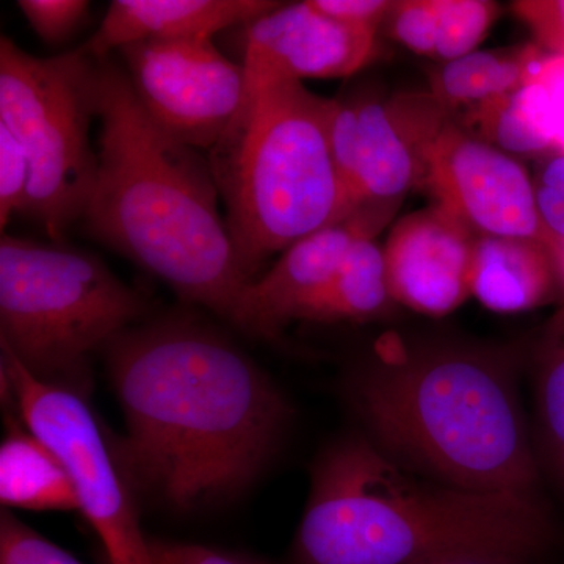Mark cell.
I'll use <instances>...</instances> for the list:
<instances>
[{
  "instance_id": "6da1fadb",
  "label": "cell",
  "mask_w": 564,
  "mask_h": 564,
  "mask_svg": "<svg viewBox=\"0 0 564 564\" xmlns=\"http://www.w3.org/2000/svg\"><path fill=\"white\" fill-rule=\"evenodd\" d=\"M126 436L111 447L135 494L180 513L240 496L288 432L272 378L204 323L131 326L104 350Z\"/></svg>"
},
{
  "instance_id": "7a4b0ae2",
  "label": "cell",
  "mask_w": 564,
  "mask_h": 564,
  "mask_svg": "<svg viewBox=\"0 0 564 564\" xmlns=\"http://www.w3.org/2000/svg\"><path fill=\"white\" fill-rule=\"evenodd\" d=\"M98 173L87 231L165 281L181 299L231 322L243 289L209 159L161 131L128 74L98 61Z\"/></svg>"
},
{
  "instance_id": "3957f363",
  "label": "cell",
  "mask_w": 564,
  "mask_h": 564,
  "mask_svg": "<svg viewBox=\"0 0 564 564\" xmlns=\"http://www.w3.org/2000/svg\"><path fill=\"white\" fill-rule=\"evenodd\" d=\"M347 397L367 437L411 473L463 491L540 500V466L508 356L384 340L351 375Z\"/></svg>"
},
{
  "instance_id": "277c9868",
  "label": "cell",
  "mask_w": 564,
  "mask_h": 564,
  "mask_svg": "<svg viewBox=\"0 0 564 564\" xmlns=\"http://www.w3.org/2000/svg\"><path fill=\"white\" fill-rule=\"evenodd\" d=\"M554 538L540 500L451 488L411 473L367 436L314 464L292 564H419L470 551L536 556Z\"/></svg>"
},
{
  "instance_id": "5b68a950",
  "label": "cell",
  "mask_w": 564,
  "mask_h": 564,
  "mask_svg": "<svg viewBox=\"0 0 564 564\" xmlns=\"http://www.w3.org/2000/svg\"><path fill=\"white\" fill-rule=\"evenodd\" d=\"M334 102L300 80L247 77L239 113L207 152L250 281L276 252L355 212L329 148Z\"/></svg>"
},
{
  "instance_id": "8992f818",
  "label": "cell",
  "mask_w": 564,
  "mask_h": 564,
  "mask_svg": "<svg viewBox=\"0 0 564 564\" xmlns=\"http://www.w3.org/2000/svg\"><path fill=\"white\" fill-rule=\"evenodd\" d=\"M144 313L135 291L90 254L0 240V344L41 383L87 400L93 352Z\"/></svg>"
},
{
  "instance_id": "52a82bcc",
  "label": "cell",
  "mask_w": 564,
  "mask_h": 564,
  "mask_svg": "<svg viewBox=\"0 0 564 564\" xmlns=\"http://www.w3.org/2000/svg\"><path fill=\"white\" fill-rule=\"evenodd\" d=\"M98 61L84 50L35 57L0 39V124L24 148L31 184L22 214L55 243L90 203L98 151L90 129L96 111Z\"/></svg>"
},
{
  "instance_id": "ba28073f",
  "label": "cell",
  "mask_w": 564,
  "mask_h": 564,
  "mask_svg": "<svg viewBox=\"0 0 564 564\" xmlns=\"http://www.w3.org/2000/svg\"><path fill=\"white\" fill-rule=\"evenodd\" d=\"M2 395L18 419L68 467L80 511L106 549L110 564H155L140 527L137 494L87 400L35 380L9 351L0 358Z\"/></svg>"
},
{
  "instance_id": "9c48e42d",
  "label": "cell",
  "mask_w": 564,
  "mask_h": 564,
  "mask_svg": "<svg viewBox=\"0 0 564 564\" xmlns=\"http://www.w3.org/2000/svg\"><path fill=\"white\" fill-rule=\"evenodd\" d=\"M120 52L150 120L185 147L209 152L242 107V63L226 57L214 39L141 41Z\"/></svg>"
},
{
  "instance_id": "30bf717a",
  "label": "cell",
  "mask_w": 564,
  "mask_h": 564,
  "mask_svg": "<svg viewBox=\"0 0 564 564\" xmlns=\"http://www.w3.org/2000/svg\"><path fill=\"white\" fill-rule=\"evenodd\" d=\"M419 185L475 236L536 240L555 250L556 240L544 226L534 184L521 162L454 118L430 148Z\"/></svg>"
},
{
  "instance_id": "8fae6325",
  "label": "cell",
  "mask_w": 564,
  "mask_h": 564,
  "mask_svg": "<svg viewBox=\"0 0 564 564\" xmlns=\"http://www.w3.org/2000/svg\"><path fill=\"white\" fill-rule=\"evenodd\" d=\"M399 204H367L344 220L292 245L243 289L231 323L245 334L273 339L291 322L304 321L352 245L375 239Z\"/></svg>"
},
{
  "instance_id": "7c38bea8",
  "label": "cell",
  "mask_w": 564,
  "mask_h": 564,
  "mask_svg": "<svg viewBox=\"0 0 564 564\" xmlns=\"http://www.w3.org/2000/svg\"><path fill=\"white\" fill-rule=\"evenodd\" d=\"M247 77L337 79L358 73L375 54L377 31L345 24L313 2L274 7L240 25Z\"/></svg>"
},
{
  "instance_id": "4fadbf2b",
  "label": "cell",
  "mask_w": 564,
  "mask_h": 564,
  "mask_svg": "<svg viewBox=\"0 0 564 564\" xmlns=\"http://www.w3.org/2000/svg\"><path fill=\"white\" fill-rule=\"evenodd\" d=\"M475 236L443 207L406 215L389 234L384 265L392 302L444 317L470 295Z\"/></svg>"
},
{
  "instance_id": "5bb4252c",
  "label": "cell",
  "mask_w": 564,
  "mask_h": 564,
  "mask_svg": "<svg viewBox=\"0 0 564 564\" xmlns=\"http://www.w3.org/2000/svg\"><path fill=\"white\" fill-rule=\"evenodd\" d=\"M359 207L399 204L421 184L426 155L451 120L432 93H402L388 101H356Z\"/></svg>"
},
{
  "instance_id": "9a60e30c",
  "label": "cell",
  "mask_w": 564,
  "mask_h": 564,
  "mask_svg": "<svg viewBox=\"0 0 564 564\" xmlns=\"http://www.w3.org/2000/svg\"><path fill=\"white\" fill-rule=\"evenodd\" d=\"M267 0H113L82 50L93 61L141 41L214 39L269 13Z\"/></svg>"
},
{
  "instance_id": "2e32d148",
  "label": "cell",
  "mask_w": 564,
  "mask_h": 564,
  "mask_svg": "<svg viewBox=\"0 0 564 564\" xmlns=\"http://www.w3.org/2000/svg\"><path fill=\"white\" fill-rule=\"evenodd\" d=\"M554 251L536 240L481 236L475 240L470 295L486 310L518 314L562 295Z\"/></svg>"
},
{
  "instance_id": "e0dca14e",
  "label": "cell",
  "mask_w": 564,
  "mask_h": 564,
  "mask_svg": "<svg viewBox=\"0 0 564 564\" xmlns=\"http://www.w3.org/2000/svg\"><path fill=\"white\" fill-rule=\"evenodd\" d=\"M0 500L7 510L80 511L68 467L24 423L10 425L0 445Z\"/></svg>"
},
{
  "instance_id": "ac0fdd59",
  "label": "cell",
  "mask_w": 564,
  "mask_h": 564,
  "mask_svg": "<svg viewBox=\"0 0 564 564\" xmlns=\"http://www.w3.org/2000/svg\"><path fill=\"white\" fill-rule=\"evenodd\" d=\"M464 122L466 131L510 155L555 151L547 93L538 82L469 107Z\"/></svg>"
},
{
  "instance_id": "d6986e66",
  "label": "cell",
  "mask_w": 564,
  "mask_h": 564,
  "mask_svg": "<svg viewBox=\"0 0 564 564\" xmlns=\"http://www.w3.org/2000/svg\"><path fill=\"white\" fill-rule=\"evenodd\" d=\"M543 52L538 46L475 51L458 61L445 63L433 74L432 95L452 117L462 107L469 109L529 84L534 63Z\"/></svg>"
},
{
  "instance_id": "ffe728a7",
  "label": "cell",
  "mask_w": 564,
  "mask_h": 564,
  "mask_svg": "<svg viewBox=\"0 0 564 564\" xmlns=\"http://www.w3.org/2000/svg\"><path fill=\"white\" fill-rule=\"evenodd\" d=\"M391 303L383 248L375 239H362L352 245L304 322L370 321Z\"/></svg>"
},
{
  "instance_id": "44dd1931",
  "label": "cell",
  "mask_w": 564,
  "mask_h": 564,
  "mask_svg": "<svg viewBox=\"0 0 564 564\" xmlns=\"http://www.w3.org/2000/svg\"><path fill=\"white\" fill-rule=\"evenodd\" d=\"M534 384L541 445L564 488V340L556 332L538 355Z\"/></svg>"
},
{
  "instance_id": "7402d4cb",
  "label": "cell",
  "mask_w": 564,
  "mask_h": 564,
  "mask_svg": "<svg viewBox=\"0 0 564 564\" xmlns=\"http://www.w3.org/2000/svg\"><path fill=\"white\" fill-rule=\"evenodd\" d=\"M489 0H437L436 61L451 63L477 50L496 21Z\"/></svg>"
},
{
  "instance_id": "603a6c76",
  "label": "cell",
  "mask_w": 564,
  "mask_h": 564,
  "mask_svg": "<svg viewBox=\"0 0 564 564\" xmlns=\"http://www.w3.org/2000/svg\"><path fill=\"white\" fill-rule=\"evenodd\" d=\"M0 564L82 563L3 508L0 514Z\"/></svg>"
},
{
  "instance_id": "cb8c5ba5",
  "label": "cell",
  "mask_w": 564,
  "mask_h": 564,
  "mask_svg": "<svg viewBox=\"0 0 564 564\" xmlns=\"http://www.w3.org/2000/svg\"><path fill=\"white\" fill-rule=\"evenodd\" d=\"M329 148L337 177L351 210H358L356 181H358V109L356 101L336 99L329 121Z\"/></svg>"
},
{
  "instance_id": "d4e9b609",
  "label": "cell",
  "mask_w": 564,
  "mask_h": 564,
  "mask_svg": "<svg viewBox=\"0 0 564 564\" xmlns=\"http://www.w3.org/2000/svg\"><path fill=\"white\" fill-rule=\"evenodd\" d=\"M392 39L422 57H434L437 33V0L393 2L388 17Z\"/></svg>"
},
{
  "instance_id": "484cf974",
  "label": "cell",
  "mask_w": 564,
  "mask_h": 564,
  "mask_svg": "<svg viewBox=\"0 0 564 564\" xmlns=\"http://www.w3.org/2000/svg\"><path fill=\"white\" fill-rule=\"evenodd\" d=\"M31 184V163L17 137L0 124V225L24 212Z\"/></svg>"
},
{
  "instance_id": "4316f807",
  "label": "cell",
  "mask_w": 564,
  "mask_h": 564,
  "mask_svg": "<svg viewBox=\"0 0 564 564\" xmlns=\"http://www.w3.org/2000/svg\"><path fill=\"white\" fill-rule=\"evenodd\" d=\"M32 31L50 44H61L84 24L90 11L87 0H20Z\"/></svg>"
},
{
  "instance_id": "83f0119b",
  "label": "cell",
  "mask_w": 564,
  "mask_h": 564,
  "mask_svg": "<svg viewBox=\"0 0 564 564\" xmlns=\"http://www.w3.org/2000/svg\"><path fill=\"white\" fill-rule=\"evenodd\" d=\"M513 11L544 52L564 57V0H522Z\"/></svg>"
},
{
  "instance_id": "f1b7e54d",
  "label": "cell",
  "mask_w": 564,
  "mask_h": 564,
  "mask_svg": "<svg viewBox=\"0 0 564 564\" xmlns=\"http://www.w3.org/2000/svg\"><path fill=\"white\" fill-rule=\"evenodd\" d=\"M148 544L155 564H267L237 552L185 541L148 536Z\"/></svg>"
},
{
  "instance_id": "f546056e",
  "label": "cell",
  "mask_w": 564,
  "mask_h": 564,
  "mask_svg": "<svg viewBox=\"0 0 564 564\" xmlns=\"http://www.w3.org/2000/svg\"><path fill=\"white\" fill-rule=\"evenodd\" d=\"M534 191L545 228L556 243L564 242V152L545 163Z\"/></svg>"
},
{
  "instance_id": "4dcf8cb0",
  "label": "cell",
  "mask_w": 564,
  "mask_h": 564,
  "mask_svg": "<svg viewBox=\"0 0 564 564\" xmlns=\"http://www.w3.org/2000/svg\"><path fill=\"white\" fill-rule=\"evenodd\" d=\"M530 82L543 85L551 106L555 151L564 152V57L543 52L532 69Z\"/></svg>"
},
{
  "instance_id": "1f68e13d",
  "label": "cell",
  "mask_w": 564,
  "mask_h": 564,
  "mask_svg": "<svg viewBox=\"0 0 564 564\" xmlns=\"http://www.w3.org/2000/svg\"><path fill=\"white\" fill-rule=\"evenodd\" d=\"M315 9L334 20L358 28L378 31L391 13L393 2L388 0H311Z\"/></svg>"
},
{
  "instance_id": "d6a6232c",
  "label": "cell",
  "mask_w": 564,
  "mask_h": 564,
  "mask_svg": "<svg viewBox=\"0 0 564 564\" xmlns=\"http://www.w3.org/2000/svg\"><path fill=\"white\" fill-rule=\"evenodd\" d=\"M419 564H536L534 556L499 551H470L436 556Z\"/></svg>"
},
{
  "instance_id": "836d02e7",
  "label": "cell",
  "mask_w": 564,
  "mask_h": 564,
  "mask_svg": "<svg viewBox=\"0 0 564 564\" xmlns=\"http://www.w3.org/2000/svg\"><path fill=\"white\" fill-rule=\"evenodd\" d=\"M556 265H558L560 278H562L563 291H564V242L556 243L554 250Z\"/></svg>"
},
{
  "instance_id": "e575fe53",
  "label": "cell",
  "mask_w": 564,
  "mask_h": 564,
  "mask_svg": "<svg viewBox=\"0 0 564 564\" xmlns=\"http://www.w3.org/2000/svg\"><path fill=\"white\" fill-rule=\"evenodd\" d=\"M556 333L560 334V337L564 340V314L562 317V321H560L558 329H556Z\"/></svg>"
}]
</instances>
